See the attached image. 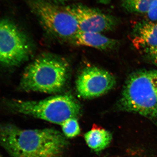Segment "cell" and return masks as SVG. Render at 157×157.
Wrapping results in <instances>:
<instances>
[{
	"label": "cell",
	"mask_w": 157,
	"mask_h": 157,
	"mask_svg": "<svg viewBox=\"0 0 157 157\" xmlns=\"http://www.w3.org/2000/svg\"><path fill=\"white\" fill-rule=\"evenodd\" d=\"M69 145L67 137L56 129L0 124V146L12 157H62Z\"/></svg>",
	"instance_id": "obj_1"
},
{
	"label": "cell",
	"mask_w": 157,
	"mask_h": 157,
	"mask_svg": "<svg viewBox=\"0 0 157 157\" xmlns=\"http://www.w3.org/2000/svg\"><path fill=\"white\" fill-rule=\"evenodd\" d=\"M69 72L66 60L53 55L42 54L26 68L19 87L27 92L59 93L67 84Z\"/></svg>",
	"instance_id": "obj_2"
},
{
	"label": "cell",
	"mask_w": 157,
	"mask_h": 157,
	"mask_svg": "<svg viewBox=\"0 0 157 157\" xmlns=\"http://www.w3.org/2000/svg\"><path fill=\"white\" fill-rule=\"evenodd\" d=\"M122 91L118 109L151 117L157 107V70H141L131 73Z\"/></svg>",
	"instance_id": "obj_3"
},
{
	"label": "cell",
	"mask_w": 157,
	"mask_h": 157,
	"mask_svg": "<svg viewBox=\"0 0 157 157\" xmlns=\"http://www.w3.org/2000/svg\"><path fill=\"white\" fill-rule=\"evenodd\" d=\"M5 105L11 112L29 116L61 125L67 120L78 118L81 105L70 94L52 96L40 101L7 100Z\"/></svg>",
	"instance_id": "obj_4"
},
{
	"label": "cell",
	"mask_w": 157,
	"mask_h": 157,
	"mask_svg": "<svg viewBox=\"0 0 157 157\" xmlns=\"http://www.w3.org/2000/svg\"><path fill=\"white\" fill-rule=\"evenodd\" d=\"M29 8L45 30L56 38L70 41L78 33L74 17L49 0H25Z\"/></svg>",
	"instance_id": "obj_5"
},
{
	"label": "cell",
	"mask_w": 157,
	"mask_h": 157,
	"mask_svg": "<svg viewBox=\"0 0 157 157\" xmlns=\"http://www.w3.org/2000/svg\"><path fill=\"white\" fill-rule=\"evenodd\" d=\"M32 53V45L25 34L11 21L0 19V65L18 66Z\"/></svg>",
	"instance_id": "obj_6"
},
{
	"label": "cell",
	"mask_w": 157,
	"mask_h": 157,
	"mask_svg": "<svg viewBox=\"0 0 157 157\" xmlns=\"http://www.w3.org/2000/svg\"><path fill=\"white\" fill-rule=\"evenodd\" d=\"M116 83L115 76L107 70L94 66L87 67L77 77L76 92L83 99H93L107 94Z\"/></svg>",
	"instance_id": "obj_7"
},
{
	"label": "cell",
	"mask_w": 157,
	"mask_h": 157,
	"mask_svg": "<svg viewBox=\"0 0 157 157\" xmlns=\"http://www.w3.org/2000/svg\"><path fill=\"white\" fill-rule=\"evenodd\" d=\"M64 9L76 20L79 31L100 33L113 30L119 23L118 18L98 9L81 4H73Z\"/></svg>",
	"instance_id": "obj_8"
},
{
	"label": "cell",
	"mask_w": 157,
	"mask_h": 157,
	"mask_svg": "<svg viewBox=\"0 0 157 157\" xmlns=\"http://www.w3.org/2000/svg\"><path fill=\"white\" fill-rule=\"evenodd\" d=\"M131 36L135 48L144 53L157 45V21L148 20L137 23Z\"/></svg>",
	"instance_id": "obj_9"
},
{
	"label": "cell",
	"mask_w": 157,
	"mask_h": 157,
	"mask_svg": "<svg viewBox=\"0 0 157 157\" xmlns=\"http://www.w3.org/2000/svg\"><path fill=\"white\" fill-rule=\"evenodd\" d=\"M71 42L102 50L113 49L119 44L117 40L105 36L102 33L80 31H78Z\"/></svg>",
	"instance_id": "obj_10"
},
{
	"label": "cell",
	"mask_w": 157,
	"mask_h": 157,
	"mask_svg": "<svg viewBox=\"0 0 157 157\" xmlns=\"http://www.w3.org/2000/svg\"><path fill=\"white\" fill-rule=\"evenodd\" d=\"M88 146L94 151H101L107 148L111 143V133L103 128H94L84 135Z\"/></svg>",
	"instance_id": "obj_11"
},
{
	"label": "cell",
	"mask_w": 157,
	"mask_h": 157,
	"mask_svg": "<svg viewBox=\"0 0 157 157\" xmlns=\"http://www.w3.org/2000/svg\"><path fill=\"white\" fill-rule=\"evenodd\" d=\"M155 0H121V6L124 11L132 14H147Z\"/></svg>",
	"instance_id": "obj_12"
},
{
	"label": "cell",
	"mask_w": 157,
	"mask_h": 157,
	"mask_svg": "<svg viewBox=\"0 0 157 157\" xmlns=\"http://www.w3.org/2000/svg\"><path fill=\"white\" fill-rule=\"evenodd\" d=\"M60 125L63 134L67 138H73L80 134V127L77 118L69 119Z\"/></svg>",
	"instance_id": "obj_13"
},
{
	"label": "cell",
	"mask_w": 157,
	"mask_h": 157,
	"mask_svg": "<svg viewBox=\"0 0 157 157\" xmlns=\"http://www.w3.org/2000/svg\"><path fill=\"white\" fill-rule=\"evenodd\" d=\"M144 53L149 62L153 65L157 66V45L148 49Z\"/></svg>",
	"instance_id": "obj_14"
},
{
	"label": "cell",
	"mask_w": 157,
	"mask_h": 157,
	"mask_svg": "<svg viewBox=\"0 0 157 157\" xmlns=\"http://www.w3.org/2000/svg\"><path fill=\"white\" fill-rule=\"evenodd\" d=\"M149 20L157 21V0H155L147 13Z\"/></svg>",
	"instance_id": "obj_15"
},
{
	"label": "cell",
	"mask_w": 157,
	"mask_h": 157,
	"mask_svg": "<svg viewBox=\"0 0 157 157\" xmlns=\"http://www.w3.org/2000/svg\"><path fill=\"white\" fill-rule=\"evenodd\" d=\"M52 2L54 3L55 4H61L68 2V1H71V0H49Z\"/></svg>",
	"instance_id": "obj_16"
},
{
	"label": "cell",
	"mask_w": 157,
	"mask_h": 157,
	"mask_svg": "<svg viewBox=\"0 0 157 157\" xmlns=\"http://www.w3.org/2000/svg\"><path fill=\"white\" fill-rule=\"evenodd\" d=\"M98 2L103 5H108L110 3L111 0H97Z\"/></svg>",
	"instance_id": "obj_17"
},
{
	"label": "cell",
	"mask_w": 157,
	"mask_h": 157,
	"mask_svg": "<svg viewBox=\"0 0 157 157\" xmlns=\"http://www.w3.org/2000/svg\"><path fill=\"white\" fill-rule=\"evenodd\" d=\"M151 117L156 119V120L157 121V107L154 112L153 113L152 115H151Z\"/></svg>",
	"instance_id": "obj_18"
}]
</instances>
